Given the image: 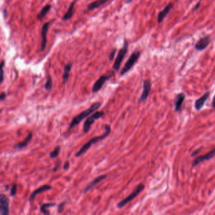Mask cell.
Instances as JSON below:
<instances>
[{
	"instance_id": "6da1fadb",
	"label": "cell",
	"mask_w": 215,
	"mask_h": 215,
	"mask_svg": "<svg viewBox=\"0 0 215 215\" xmlns=\"http://www.w3.org/2000/svg\"><path fill=\"white\" fill-rule=\"evenodd\" d=\"M104 129H105V133L102 135L95 136L93 137V138H91L89 141L86 143L80 149V150L75 154L76 157H80V156H81L83 154H84L85 153L89 150L90 148L93 145L95 144V143L100 141H102V140L105 139L107 137H108V136L110 135V132H111V128H110V126L109 125H105L104 126Z\"/></svg>"
},
{
	"instance_id": "7a4b0ae2",
	"label": "cell",
	"mask_w": 215,
	"mask_h": 215,
	"mask_svg": "<svg viewBox=\"0 0 215 215\" xmlns=\"http://www.w3.org/2000/svg\"><path fill=\"white\" fill-rule=\"evenodd\" d=\"M100 106H101L100 102L94 103L90 107H89L87 109L83 110V112H80L79 114H78L75 117H74L72 120H71V122L70 124L69 127H68V131H70V130L72 128H73L74 126L79 124L85 118H86L87 117L90 115L91 114H92L98 109H99V107Z\"/></svg>"
},
{
	"instance_id": "3957f363",
	"label": "cell",
	"mask_w": 215,
	"mask_h": 215,
	"mask_svg": "<svg viewBox=\"0 0 215 215\" xmlns=\"http://www.w3.org/2000/svg\"><path fill=\"white\" fill-rule=\"evenodd\" d=\"M141 56V52L139 51H135L129 56L128 61H126L124 66L122 68V69L120 71V76L124 75L130 70L135 66V64L138 62V59Z\"/></svg>"
},
{
	"instance_id": "277c9868",
	"label": "cell",
	"mask_w": 215,
	"mask_h": 215,
	"mask_svg": "<svg viewBox=\"0 0 215 215\" xmlns=\"http://www.w3.org/2000/svg\"><path fill=\"white\" fill-rule=\"evenodd\" d=\"M128 47H129V42L128 41L124 39V44L122 47L119 50L118 54L116 57V60L114 61V63L113 64V69L115 71H117L120 67V64H121L122 62L124 59L126 55L128 53Z\"/></svg>"
},
{
	"instance_id": "5b68a950",
	"label": "cell",
	"mask_w": 215,
	"mask_h": 215,
	"mask_svg": "<svg viewBox=\"0 0 215 215\" xmlns=\"http://www.w3.org/2000/svg\"><path fill=\"white\" fill-rule=\"evenodd\" d=\"M144 189L145 185L143 184H139L138 186L136 187L135 189L133 191V193H131L128 196H127L124 199H123L122 200H121L117 204V207L119 208V209L124 207L127 204H128L129 202H131L132 200L134 199L135 197L138 196V195L144 190Z\"/></svg>"
},
{
	"instance_id": "8992f818",
	"label": "cell",
	"mask_w": 215,
	"mask_h": 215,
	"mask_svg": "<svg viewBox=\"0 0 215 215\" xmlns=\"http://www.w3.org/2000/svg\"><path fill=\"white\" fill-rule=\"evenodd\" d=\"M104 115H105V113H104V112L97 111L95 112H94L93 114H92V116L88 117L83 124V132L85 133H89L90 129L91 126H92L94 123L95 120L99 118H101V117H102Z\"/></svg>"
},
{
	"instance_id": "52a82bcc",
	"label": "cell",
	"mask_w": 215,
	"mask_h": 215,
	"mask_svg": "<svg viewBox=\"0 0 215 215\" xmlns=\"http://www.w3.org/2000/svg\"><path fill=\"white\" fill-rule=\"evenodd\" d=\"M114 75V73H113L112 74H109V75L108 74H103V75H101L99 79H98L95 81V83L93 84L92 89V93H95L99 92V91L102 89L103 85L105 84L106 81L109 80Z\"/></svg>"
},
{
	"instance_id": "ba28073f",
	"label": "cell",
	"mask_w": 215,
	"mask_h": 215,
	"mask_svg": "<svg viewBox=\"0 0 215 215\" xmlns=\"http://www.w3.org/2000/svg\"><path fill=\"white\" fill-rule=\"evenodd\" d=\"M50 23L49 22H45L43 24L41 29V49L40 51L43 52L46 48L47 42V32L49 27Z\"/></svg>"
},
{
	"instance_id": "9c48e42d",
	"label": "cell",
	"mask_w": 215,
	"mask_h": 215,
	"mask_svg": "<svg viewBox=\"0 0 215 215\" xmlns=\"http://www.w3.org/2000/svg\"><path fill=\"white\" fill-rule=\"evenodd\" d=\"M151 83L149 80H145L143 81V92L141 97H139L138 102H144L148 99L149 94L151 92Z\"/></svg>"
},
{
	"instance_id": "30bf717a",
	"label": "cell",
	"mask_w": 215,
	"mask_h": 215,
	"mask_svg": "<svg viewBox=\"0 0 215 215\" xmlns=\"http://www.w3.org/2000/svg\"><path fill=\"white\" fill-rule=\"evenodd\" d=\"M9 199L5 194L0 195V214L1 215L9 214Z\"/></svg>"
},
{
	"instance_id": "8fae6325",
	"label": "cell",
	"mask_w": 215,
	"mask_h": 215,
	"mask_svg": "<svg viewBox=\"0 0 215 215\" xmlns=\"http://www.w3.org/2000/svg\"><path fill=\"white\" fill-rule=\"evenodd\" d=\"M211 43V38L209 35H206L204 37L201 38L199 40L197 43L195 45V49L197 51H201L205 49L209 44Z\"/></svg>"
},
{
	"instance_id": "7c38bea8",
	"label": "cell",
	"mask_w": 215,
	"mask_h": 215,
	"mask_svg": "<svg viewBox=\"0 0 215 215\" xmlns=\"http://www.w3.org/2000/svg\"><path fill=\"white\" fill-rule=\"evenodd\" d=\"M215 156V148L213 149L212 150L210 151L209 153H208L206 155H204L203 156H198L197 158H195L193 162V167H195V166L197 165L198 164H199L200 163L203 162L204 161L208 160L211 158H213Z\"/></svg>"
},
{
	"instance_id": "4fadbf2b",
	"label": "cell",
	"mask_w": 215,
	"mask_h": 215,
	"mask_svg": "<svg viewBox=\"0 0 215 215\" xmlns=\"http://www.w3.org/2000/svg\"><path fill=\"white\" fill-rule=\"evenodd\" d=\"M174 7V4L172 3H170L165 6V7L162 9V10L159 13L157 17V21L158 24H160L166 18L168 14L170 13L171 9Z\"/></svg>"
},
{
	"instance_id": "5bb4252c",
	"label": "cell",
	"mask_w": 215,
	"mask_h": 215,
	"mask_svg": "<svg viewBox=\"0 0 215 215\" xmlns=\"http://www.w3.org/2000/svg\"><path fill=\"white\" fill-rule=\"evenodd\" d=\"M107 177V175H102L98 176L97 177L94 178L92 182H90V183L88 184L87 186H85L83 188V189L82 191V193H87L88 191L90 190L91 188H92L93 187L95 186V185H97V184H99V182H100L101 181H103L104 179H105Z\"/></svg>"
},
{
	"instance_id": "9a60e30c",
	"label": "cell",
	"mask_w": 215,
	"mask_h": 215,
	"mask_svg": "<svg viewBox=\"0 0 215 215\" xmlns=\"http://www.w3.org/2000/svg\"><path fill=\"white\" fill-rule=\"evenodd\" d=\"M210 95V93L209 92H208L206 93H205L203 96H201L200 98H199L198 99L195 100L194 105H195V108L197 110H200L204 105V103H206L207 100L208 99Z\"/></svg>"
},
{
	"instance_id": "2e32d148",
	"label": "cell",
	"mask_w": 215,
	"mask_h": 215,
	"mask_svg": "<svg viewBox=\"0 0 215 215\" xmlns=\"http://www.w3.org/2000/svg\"><path fill=\"white\" fill-rule=\"evenodd\" d=\"M52 188H53V187H52L51 185H47V184H45V185H42L41 187L36 189L33 191V193L31 194L30 197H29V201H30V202L33 201V200L34 199V198L35 197V196H36L37 195H38L39 194H41L42 193H44V192L49 191V190L52 189Z\"/></svg>"
},
{
	"instance_id": "e0dca14e",
	"label": "cell",
	"mask_w": 215,
	"mask_h": 215,
	"mask_svg": "<svg viewBox=\"0 0 215 215\" xmlns=\"http://www.w3.org/2000/svg\"><path fill=\"white\" fill-rule=\"evenodd\" d=\"M185 95L183 93H178L175 97V112H180L182 109V104L185 100Z\"/></svg>"
},
{
	"instance_id": "ac0fdd59",
	"label": "cell",
	"mask_w": 215,
	"mask_h": 215,
	"mask_svg": "<svg viewBox=\"0 0 215 215\" xmlns=\"http://www.w3.org/2000/svg\"><path fill=\"white\" fill-rule=\"evenodd\" d=\"M76 2V0H74L73 2H71L70 3L67 11L63 15V21H68V20H70L73 17V15L74 14V6H75Z\"/></svg>"
},
{
	"instance_id": "d6986e66",
	"label": "cell",
	"mask_w": 215,
	"mask_h": 215,
	"mask_svg": "<svg viewBox=\"0 0 215 215\" xmlns=\"http://www.w3.org/2000/svg\"><path fill=\"white\" fill-rule=\"evenodd\" d=\"M109 0H96L95 1L90 3V4L87 6V10L89 11H92L94 10V9L99 8L104 4H105Z\"/></svg>"
},
{
	"instance_id": "ffe728a7",
	"label": "cell",
	"mask_w": 215,
	"mask_h": 215,
	"mask_svg": "<svg viewBox=\"0 0 215 215\" xmlns=\"http://www.w3.org/2000/svg\"><path fill=\"white\" fill-rule=\"evenodd\" d=\"M32 136H33V134H32V132H30L28 133V135H27V138L25 139L24 141L18 143L17 145H16L15 146H14V148L15 149H21L22 148H25V146H27L28 143L31 141V139H32Z\"/></svg>"
},
{
	"instance_id": "44dd1931",
	"label": "cell",
	"mask_w": 215,
	"mask_h": 215,
	"mask_svg": "<svg viewBox=\"0 0 215 215\" xmlns=\"http://www.w3.org/2000/svg\"><path fill=\"white\" fill-rule=\"evenodd\" d=\"M73 64L72 63H68L64 66V73L63 76V83L65 84L68 80L70 76V73L72 69Z\"/></svg>"
},
{
	"instance_id": "7402d4cb",
	"label": "cell",
	"mask_w": 215,
	"mask_h": 215,
	"mask_svg": "<svg viewBox=\"0 0 215 215\" xmlns=\"http://www.w3.org/2000/svg\"><path fill=\"white\" fill-rule=\"evenodd\" d=\"M51 9V5H46L45 6H44V7L42 8V9L40 11V12H39L38 14L37 18L39 20L43 19L45 17V15H46L48 14L49 11H50Z\"/></svg>"
},
{
	"instance_id": "603a6c76",
	"label": "cell",
	"mask_w": 215,
	"mask_h": 215,
	"mask_svg": "<svg viewBox=\"0 0 215 215\" xmlns=\"http://www.w3.org/2000/svg\"><path fill=\"white\" fill-rule=\"evenodd\" d=\"M56 204L54 203H45V204H43L42 205H41V206L40 208V211L41 212L44 214L45 215H49L50 214V212L49 211L47 208H51V207H53L54 206H56Z\"/></svg>"
},
{
	"instance_id": "cb8c5ba5",
	"label": "cell",
	"mask_w": 215,
	"mask_h": 215,
	"mask_svg": "<svg viewBox=\"0 0 215 215\" xmlns=\"http://www.w3.org/2000/svg\"><path fill=\"white\" fill-rule=\"evenodd\" d=\"M44 88L47 91H50L53 89V80L49 75H48L46 78V82L45 83Z\"/></svg>"
},
{
	"instance_id": "d4e9b609",
	"label": "cell",
	"mask_w": 215,
	"mask_h": 215,
	"mask_svg": "<svg viewBox=\"0 0 215 215\" xmlns=\"http://www.w3.org/2000/svg\"><path fill=\"white\" fill-rule=\"evenodd\" d=\"M61 151V146H57L55 147L54 149L51 151L49 153V156L51 159H54L55 158H56L58 156V155L59 154V153Z\"/></svg>"
},
{
	"instance_id": "484cf974",
	"label": "cell",
	"mask_w": 215,
	"mask_h": 215,
	"mask_svg": "<svg viewBox=\"0 0 215 215\" xmlns=\"http://www.w3.org/2000/svg\"><path fill=\"white\" fill-rule=\"evenodd\" d=\"M17 185L16 184H14L12 185V187L11 188V191H10V195L11 196L14 197L15 195L17 194Z\"/></svg>"
},
{
	"instance_id": "4316f807",
	"label": "cell",
	"mask_w": 215,
	"mask_h": 215,
	"mask_svg": "<svg viewBox=\"0 0 215 215\" xmlns=\"http://www.w3.org/2000/svg\"><path fill=\"white\" fill-rule=\"evenodd\" d=\"M4 66H5V61L2 60L1 63V83H2L3 82V80H4V70H3Z\"/></svg>"
},
{
	"instance_id": "83f0119b",
	"label": "cell",
	"mask_w": 215,
	"mask_h": 215,
	"mask_svg": "<svg viewBox=\"0 0 215 215\" xmlns=\"http://www.w3.org/2000/svg\"><path fill=\"white\" fill-rule=\"evenodd\" d=\"M65 203H66V201H64L63 202H62V203H61L59 204L58 205V206H57V212L59 213H62L63 212Z\"/></svg>"
},
{
	"instance_id": "f1b7e54d",
	"label": "cell",
	"mask_w": 215,
	"mask_h": 215,
	"mask_svg": "<svg viewBox=\"0 0 215 215\" xmlns=\"http://www.w3.org/2000/svg\"><path fill=\"white\" fill-rule=\"evenodd\" d=\"M116 51H117V49L116 48L113 49L111 51H110V53L109 54V61H113L114 58V57H115Z\"/></svg>"
},
{
	"instance_id": "f546056e",
	"label": "cell",
	"mask_w": 215,
	"mask_h": 215,
	"mask_svg": "<svg viewBox=\"0 0 215 215\" xmlns=\"http://www.w3.org/2000/svg\"><path fill=\"white\" fill-rule=\"evenodd\" d=\"M70 162H69V161H66V162L64 163V166H63L64 170H68V169L70 168Z\"/></svg>"
},
{
	"instance_id": "4dcf8cb0",
	"label": "cell",
	"mask_w": 215,
	"mask_h": 215,
	"mask_svg": "<svg viewBox=\"0 0 215 215\" xmlns=\"http://www.w3.org/2000/svg\"><path fill=\"white\" fill-rule=\"evenodd\" d=\"M61 162H60V161H58L57 162V164H56V165H55V167H54V168H53V172H56V171H57V169L59 168V166H60V165H61Z\"/></svg>"
},
{
	"instance_id": "1f68e13d",
	"label": "cell",
	"mask_w": 215,
	"mask_h": 215,
	"mask_svg": "<svg viewBox=\"0 0 215 215\" xmlns=\"http://www.w3.org/2000/svg\"><path fill=\"white\" fill-rule=\"evenodd\" d=\"M6 93L5 92H1V95H0V99H1V101L4 100L6 98Z\"/></svg>"
},
{
	"instance_id": "d6a6232c",
	"label": "cell",
	"mask_w": 215,
	"mask_h": 215,
	"mask_svg": "<svg viewBox=\"0 0 215 215\" xmlns=\"http://www.w3.org/2000/svg\"><path fill=\"white\" fill-rule=\"evenodd\" d=\"M200 5H201V2H198V3H197V4L194 6V7L193 8V11L196 10V9H197L199 8Z\"/></svg>"
},
{
	"instance_id": "836d02e7",
	"label": "cell",
	"mask_w": 215,
	"mask_h": 215,
	"mask_svg": "<svg viewBox=\"0 0 215 215\" xmlns=\"http://www.w3.org/2000/svg\"><path fill=\"white\" fill-rule=\"evenodd\" d=\"M212 106L213 108L215 109V95L213 97V102H212Z\"/></svg>"
},
{
	"instance_id": "e575fe53",
	"label": "cell",
	"mask_w": 215,
	"mask_h": 215,
	"mask_svg": "<svg viewBox=\"0 0 215 215\" xmlns=\"http://www.w3.org/2000/svg\"><path fill=\"white\" fill-rule=\"evenodd\" d=\"M200 151V150H197V151H194V153H193V154H192V156H195V155H196L197 153H198Z\"/></svg>"
},
{
	"instance_id": "d590c367",
	"label": "cell",
	"mask_w": 215,
	"mask_h": 215,
	"mask_svg": "<svg viewBox=\"0 0 215 215\" xmlns=\"http://www.w3.org/2000/svg\"><path fill=\"white\" fill-rule=\"evenodd\" d=\"M133 0H126V4H129V3H131L132 2Z\"/></svg>"
}]
</instances>
